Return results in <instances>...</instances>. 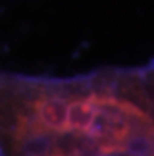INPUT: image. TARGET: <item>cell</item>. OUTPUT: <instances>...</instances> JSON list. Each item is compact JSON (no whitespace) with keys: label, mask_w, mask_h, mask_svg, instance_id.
I'll use <instances>...</instances> for the list:
<instances>
[{"label":"cell","mask_w":154,"mask_h":156,"mask_svg":"<svg viewBox=\"0 0 154 156\" xmlns=\"http://www.w3.org/2000/svg\"><path fill=\"white\" fill-rule=\"evenodd\" d=\"M0 156H154V69L74 76L0 69Z\"/></svg>","instance_id":"obj_1"}]
</instances>
